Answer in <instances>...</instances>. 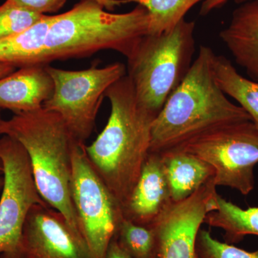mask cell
I'll use <instances>...</instances> for the list:
<instances>
[{
  "label": "cell",
  "instance_id": "cell-22",
  "mask_svg": "<svg viewBox=\"0 0 258 258\" xmlns=\"http://www.w3.org/2000/svg\"><path fill=\"white\" fill-rule=\"evenodd\" d=\"M197 249L201 258H258V249L244 250L227 242L213 238L210 231L200 230L197 239Z\"/></svg>",
  "mask_w": 258,
  "mask_h": 258
},
{
  "label": "cell",
  "instance_id": "cell-20",
  "mask_svg": "<svg viewBox=\"0 0 258 258\" xmlns=\"http://www.w3.org/2000/svg\"><path fill=\"white\" fill-rule=\"evenodd\" d=\"M117 240L132 258H158L157 240L153 228L123 217Z\"/></svg>",
  "mask_w": 258,
  "mask_h": 258
},
{
  "label": "cell",
  "instance_id": "cell-13",
  "mask_svg": "<svg viewBox=\"0 0 258 258\" xmlns=\"http://www.w3.org/2000/svg\"><path fill=\"white\" fill-rule=\"evenodd\" d=\"M46 66H25L0 79V109L20 113L42 108L54 90Z\"/></svg>",
  "mask_w": 258,
  "mask_h": 258
},
{
  "label": "cell",
  "instance_id": "cell-27",
  "mask_svg": "<svg viewBox=\"0 0 258 258\" xmlns=\"http://www.w3.org/2000/svg\"><path fill=\"white\" fill-rule=\"evenodd\" d=\"M8 132V120L3 119L1 114V109H0V136L7 135ZM3 175V166L0 161V176Z\"/></svg>",
  "mask_w": 258,
  "mask_h": 258
},
{
  "label": "cell",
  "instance_id": "cell-23",
  "mask_svg": "<svg viewBox=\"0 0 258 258\" xmlns=\"http://www.w3.org/2000/svg\"><path fill=\"white\" fill-rule=\"evenodd\" d=\"M13 4L41 15L53 13L60 10L67 0H8ZM108 6V10H113L115 7L127 3L126 0H99Z\"/></svg>",
  "mask_w": 258,
  "mask_h": 258
},
{
  "label": "cell",
  "instance_id": "cell-26",
  "mask_svg": "<svg viewBox=\"0 0 258 258\" xmlns=\"http://www.w3.org/2000/svg\"><path fill=\"white\" fill-rule=\"evenodd\" d=\"M16 69L17 68L13 64L0 62V79L13 74Z\"/></svg>",
  "mask_w": 258,
  "mask_h": 258
},
{
  "label": "cell",
  "instance_id": "cell-7",
  "mask_svg": "<svg viewBox=\"0 0 258 258\" xmlns=\"http://www.w3.org/2000/svg\"><path fill=\"white\" fill-rule=\"evenodd\" d=\"M54 83L43 108L60 115L76 140L85 143L94 130L98 110L107 90L126 75L124 64L66 71L47 64Z\"/></svg>",
  "mask_w": 258,
  "mask_h": 258
},
{
  "label": "cell",
  "instance_id": "cell-3",
  "mask_svg": "<svg viewBox=\"0 0 258 258\" xmlns=\"http://www.w3.org/2000/svg\"><path fill=\"white\" fill-rule=\"evenodd\" d=\"M99 0H81L72 9L55 15L45 42L44 61L87 57L111 50L128 59L149 34V12L138 5L122 14L109 13Z\"/></svg>",
  "mask_w": 258,
  "mask_h": 258
},
{
  "label": "cell",
  "instance_id": "cell-18",
  "mask_svg": "<svg viewBox=\"0 0 258 258\" xmlns=\"http://www.w3.org/2000/svg\"><path fill=\"white\" fill-rule=\"evenodd\" d=\"M204 223L222 229L227 243H236L246 235L258 236V208L244 210L217 195L216 210L208 214Z\"/></svg>",
  "mask_w": 258,
  "mask_h": 258
},
{
  "label": "cell",
  "instance_id": "cell-28",
  "mask_svg": "<svg viewBox=\"0 0 258 258\" xmlns=\"http://www.w3.org/2000/svg\"><path fill=\"white\" fill-rule=\"evenodd\" d=\"M3 184H4V178L3 176H0V191L3 189Z\"/></svg>",
  "mask_w": 258,
  "mask_h": 258
},
{
  "label": "cell",
  "instance_id": "cell-17",
  "mask_svg": "<svg viewBox=\"0 0 258 258\" xmlns=\"http://www.w3.org/2000/svg\"><path fill=\"white\" fill-rule=\"evenodd\" d=\"M212 69L217 84L248 113L258 130V82L246 79L227 57L215 54Z\"/></svg>",
  "mask_w": 258,
  "mask_h": 258
},
{
  "label": "cell",
  "instance_id": "cell-25",
  "mask_svg": "<svg viewBox=\"0 0 258 258\" xmlns=\"http://www.w3.org/2000/svg\"><path fill=\"white\" fill-rule=\"evenodd\" d=\"M106 258H132V257L120 247L115 237L109 244Z\"/></svg>",
  "mask_w": 258,
  "mask_h": 258
},
{
  "label": "cell",
  "instance_id": "cell-12",
  "mask_svg": "<svg viewBox=\"0 0 258 258\" xmlns=\"http://www.w3.org/2000/svg\"><path fill=\"white\" fill-rule=\"evenodd\" d=\"M170 188L160 154L150 152L125 206L123 217L151 227L171 203Z\"/></svg>",
  "mask_w": 258,
  "mask_h": 258
},
{
  "label": "cell",
  "instance_id": "cell-16",
  "mask_svg": "<svg viewBox=\"0 0 258 258\" xmlns=\"http://www.w3.org/2000/svg\"><path fill=\"white\" fill-rule=\"evenodd\" d=\"M55 15L42 20L21 33L0 40V62L18 69L32 64H46L44 61L45 42Z\"/></svg>",
  "mask_w": 258,
  "mask_h": 258
},
{
  "label": "cell",
  "instance_id": "cell-11",
  "mask_svg": "<svg viewBox=\"0 0 258 258\" xmlns=\"http://www.w3.org/2000/svg\"><path fill=\"white\" fill-rule=\"evenodd\" d=\"M50 207L37 204L29 212L22 236L23 258H89L82 238Z\"/></svg>",
  "mask_w": 258,
  "mask_h": 258
},
{
  "label": "cell",
  "instance_id": "cell-2",
  "mask_svg": "<svg viewBox=\"0 0 258 258\" xmlns=\"http://www.w3.org/2000/svg\"><path fill=\"white\" fill-rule=\"evenodd\" d=\"M215 53L200 45L198 55L152 123L150 152L181 147L210 130L251 120L217 84L212 69Z\"/></svg>",
  "mask_w": 258,
  "mask_h": 258
},
{
  "label": "cell",
  "instance_id": "cell-6",
  "mask_svg": "<svg viewBox=\"0 0 258 258\" xmlns=\"http://www.w3.org/2000/svg\"><path fill=\"white\" fill-rule=\"evenodd\" d=\"M71 197L89 258H106L123 218L121 207L90 162L86 145L72 148Z\"/></svg>",
  "mask_w": 258,
  "mask_h": 258
},
{
  "label": "cell",
  "instance_id": "cell-8",
  "mask_svg": "<svg viewBox=\"0 0 258 258\" xmlns=\"http://www.w3.org/2000/svg\"><path fill=\"white\" fill-rule=\"evenodd\" d=\"M176 149L212 166L217 186H229L244 196L254 189V169L258 163V130L252 120L209 131Z\"/></svg>",
  "mask_w": 258,
  "mask_h": 258
},
{
  "label": "cell",
  "instance_id": "cell-5",
  "mask_svg": "<svg viewBox=\"0 0 258 258\" xmlns=\"http://www.w3.org/2000/svg\"><path fill=\"white\" fill-rule=\"evenodd\" d=\"M195 30V22L183 19L169 31L144 36L127 59L139 101L156 116L192 64Z\"/></svg>",
  "mask_w": 258,
  "mask_h": 258
},
{
  "label": "cell",
  "instance_id": "cell-21",
  "mask_svg": "<svg viewBox=\"0 0 258 258\" xmlns=\"http://www.w3.org/2000/svg\"><path fill=\"white\" fill-rule=\"evenodd\" d=\"M46 15L30 11L6 0L0 5V40L25 31Z\"/></svg>",
  "mask_w": 258,
  "mask_h": 258
},
{
  "label": "cell",
  "instance_id": "cell-19",
  "mask_svg": "<svg viewBox=\"0 0 258 258\" xmlns=\"http://www.w3.org/2000/svg\"><path fill=\"white\" fill-rule=\"evenodd\" d=\"M137 3L149 12L150 25L148 35L169 31L184 19L185 15L198 3L205 0H128Z\"/></svg>",
  "mask_w": 258,
  "mask_h": 258
},
{
  "label": "cell",
  "instance_id": "cell-9",
  "mask_svg": "<svg viewBox=\"0 0 258 258\" xmlns=\"http://www.w3.org/2000/svg\"><path fill=\"white\" fill-rule=\"evenodd\" d=\"M4 184L0 198V258H23L22 236L29 212L46 204L37 191L25 148L14 137L0 139Z\"/></svg>",
  "mask_w": 258,
  "mask_h": 258
},
{
  "label": "cell",
  "instance_id": "cell-1",
  "mask_svg": "<svg viewBox=\"0 0 258 258\" xmlns=\"http://www.w3.org/2000/svg\"><path fill=\"white\" fill-rule=\"evenodd\" d=\"M111 111L106 126L86 147L90 162L121 209L150 153L156 115L141 104L127 75L107 90Z\"/></svg>",
  "mask_w": 258,
  "mask_h": 258
},
{
  "label": "cell",
  "instance_id": "cell-24",
  "mask_svg": "<svg viewBox=\"0 0 258 258\" xmlns=\"http://www.w3.org/2000/svg\"><path fill=\"white\" fill-rule=\"evenodd\" d=\"M228 1L229 0H205L202 5L201 9H200V15L205 16L211 13L212 10L220 8ZM234 1L237 3L242 4L249 0H234Z\"/></svg>",
  "mask_w": 258,
  "mask_h": 258
},
{
  "label": "cell",
  "instance_id": "cell-4",
  "mask_svg": "<svg viewBox=\"0 0 258 258\" xmlns=\"http://www.w3.org/2000/svg\"><path fill=\"white\" fill-rule=\"evenodd\" d=\"M8 122L7 135L16 139L28 153L40 196L64 215L73 230L82 238L71 191L72 148L77 140L60 115L43 107L15 113Z\"/></svg>",
  "mask_w": 258,
  "mask_h": 258
},
{
  "label": "cell",
  "instance_id": "cell-10",
  "mask_svg": "<svg viewBox=\"0 0 258 258\" xmlns=\"http://www.w3.org/2000/svg\"><path fill=\"white\" fill-rule=\"evenodd\" d=\"M214 176L189 198L172 203L150 227L156 234L158 258H201L197 249L200 227L217 208Z\"/></svg>",
  "mask_w": 258,
  "mask_h": 258
},
{
  "label": "cell",
  "instance_id": "cell-15",
  "mask_svg": "<svg viewBox=\"0 0 258 258\" xmlns=\"http://www.w3.org/2000/svg\"><path fill=\"white\" fill-rule=\"evenodd\" d=\"M158 154L162 159L173 202L189 198L215 176L212 166L184 151L175 149Z\"/></svg>",
  "mask_w": 258,
  "mask_h": 258
},
{
  "label": "cell",
  "instance_id": "cell-14",
  "mask_svg": "<svg viewBox=\"0 0 258 258\" xmlns=\"http://www.w3.org/2000/svg\"><path fill=\"white\" fill-rule=\"evenodd\" d=\"M220 37L236 63L258 82V0H249L236 8Z\"/></svg>",
  "mask_w": 258,
  "mask_h": 258
}]
</instances>
